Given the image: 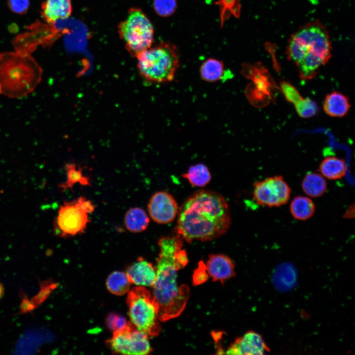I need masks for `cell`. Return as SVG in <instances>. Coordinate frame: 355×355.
Here are the masks:
<instances>
[{"label": "cell", "mask_w": 355, "mask_h": 355, "mask_svg": "<svg viewBox=\"0 0 355 355\" xmlns=\"http://www.w3.org/2000/svg\"><path fill=\"white\" fill-rule=\"evenodd\" d=\"M228 204L214 191L200 190L191 195L179 209L176 234L190 243L211 241L224 234L231 224Z\"/></svg>", "instance_id": "6da1fadb"}, {"label": "cell", "mask_w": 355, "mask_h": 355, "mask_svg": "<svg viewBox=\"0 0 355 355\" xmlns=\"http://www.w3.org/2000/svg\"><path fill=\"white\" fill-rule=\"evenodd\" d=\"M158 244L160 253L156 260L153 296L158 306V319L165 322L181 314L190 292L187 285H178V271L184 267L177 260L175 254L182 248L183 239L177 234L163 236Z\"/></svg>", "instance_id": "7a4b0ae2"}, {"label": "cell", "mask_w": 355, "mask_h": 355, "mask_svg": "<svg viewBox=\"0 0 355 355\" xmlns=\"http://www.w3.org/2000/svg\"><path fill=\"white\" fill-rule=\"evenodd\" d=\"M42 76V68L31 54L16 51L0 54V95L24 97L36 89Z\"/></svg>", "instance_id": "3957f363"}, {"label": "cell", "mask_w": 355, "mask_h": 355, "mask_svg": "<svg viewBox=\"0 0 355 355\" xmlns=\"http://www.w3.org/2000/svg\"><path fill=\"white\" fill-rule=\"evenodd\" d=\"M141 75L155 83H166L174 79L179 67L177 48L171 43L161 42L140 53L136 57Z\"/></svg>", "instance_id": "277c9868"}, {"label": "cell", "mask_w": 355, "mask_h": 355, "mask_svg": "<svg viewBox=\"0 0 355 355\" xmlns=\"http://www.w3.org/2000/svg\"><path fill=\"white\" fill-rule=\"evenodd\" d=\"M286 54L296 65L308 54L319 57L325 64L331 56V42L326 28L316 21L301 27L291 36Z\"/></svg>", "instance_id": "5b68a950"}, {"label": "cell", "mask_w": 355, "mask_h": 355, "mask_svg": "<svg viewBox=\"0 0 355 355\" xmlns=\"http://www.w3.org/2000/svg\"><path fill=\"white\" fill-rule=\"evenodd\" d=\"M127 303L131 322L148 337L157 336L161 330L158 306L149 291L144 286L132 288L128 291Z\"/></svg>", "instance_id": "8992f818"}, {"label": "cell", "mask_w": 355, "mask_h": 355, "mask_svg": "<svg viewBox=\"0 0 355 355\" xmlns=\"http://www.w3.org/2000/svg\"><path fill=\"white\" fill-rule=\"evenodd\" d=\"M95 206L83 196L71 202L65 201L59 209L54 221V233L61 238H69L84 233L90 222L89 214Z\"/></svg>", "instance_id": "52a82bcc"}, {"label": "cell", "mask_w": 355, "mask_h": 355, "mask_svg": "<svg viewBox=\"0 0 355 355\" xmlns=\"http://www.w3.org/2000/svg\"><path fill=\"white\" fill-rule=\"evenodd\" d=\"M118 31L127 50L134 57L152 46L153 27L139 8L129 10L126 18L118 25Z\"/></svg>", "instance_id": "ba28073f"}, {"label": "cell", "mask_w": 355, "mask_h": 355, "mask_svg": "<svg viewBox=\"0 0 355 355\" xmlns=\"http://www.w3.org/2000/svg\"><path fill=\"white\" fill-rule=\"evenodd\" d=\"M106 343L113 352L123 355H145L152 352L148 336L131 322L114 330Z\"/></svg>", "instance_id": "9c48e42d"}, {"label": "cell", "mask_w": 355, "mask_h": 355, "mask_svg": "<svg viewBox=\"0 0 355 355\" xmlns=\"http://www.w3.org/2000/svg\"><path fill=\"white\" fill-rule=\"evenodd\" d=\"M291 189L281 176H275L256 181L253 185V198L262 206L277 207L289 200Z\"/></svg>", "instance_id": "30bf717a"}, {"label": "cell", "mask_w": 355, "mask_h": 355, "mask_svg": "<svg viewBox=\"0 0 355 355\" xmlns=\"http://www.w3.org/2000/svg\"><path fill=\"white\" fill-rule=\"evenodd\" d=\"M147 208L152 219L159 224L172 222L177 217L179 210L174 197L165 191H158L153 194Z\"/></svg>", "instance_id": "8fae6325"}, {"label": "cell", "mask_w": 355, "mask_h": 355, "mask_svg": "<svg viewBox=\"0 0 355 355\" xmlns=\"http://www.w3.org/2000/svg\"><path fill=\"white\" fill-rule=\"evenodd\" d=\"M262 336L254 331H249L237 338L224 352L233 355H262L270 352Z\"/></svg>", "instance_id": "7c38bea8"}, {"label": "cell", "mask_w": 355, "mask_h": 355, "mask_svg": "<svg viewBox=\"0 0 355 355\" xmlns=\"http://www.w3.org/2000/svg\"><path fill=\"white\" fill-rule=\"evenodd\" d=\"M206 265L209 277L222 284L235 275V265L227 256L222 254L210 255Z\"/></svg>", "instance_id": "4fadbf2b"}, {"label": "cell", "mask_w": 355, "mask_h": 355, "mask_svg": "<svg viewBox=\"0 0 355 355\" xmlns=\"http://www.w3.org/2000/svg\"><path fill=\"white\" fill-rule=\"evenodd\" d=\"M126 274L130 283L138 286L152 287L156 280L155 267L142 257L129 267Z\"/></svg>", "instance_id": "5bb4252c"}, {"label": "cell", "mask_w": 355, "mask_h": 355, "mask_svg": "<svg viewBox=\"0 0 355 355\" xmlns=\"http://www.w3.org/2000/svg\"><path fill=\"white\" fill-rule=\"evenodd\" d=\"M242 73L252 81L253 84L250 85L253 88L272 97L271 91L275 87V83L268 71L261 64H244Z\"/></svg>", "instance_id": "9a60e30c"}, {"label": "cell", "mask_w": 355, "mask_h": 355, "mask_svg": "<svg viewBox=\"0 0 355 355\" xmlns=\"http://www.w3.org/2000/svg\"><path fill=\"white\" fill-rule=\"evenodd\" d=\"M71 12V0H45L41 4V16L48 24L68 19Z\"/></svg>", "instance_id": "2e32d148"}, {"label": "cell", "mask_w": 355, "mask_h": 355, "mask_svg": "<svg viewBox=\"0 0 355 355\" xmlns=\"http://www.w3.org/2000/svg\"><path fill=\"white\" fill-rule=\"evenodd\" d=\"M350 107V104L348 98L337 91L328 94L323 103L325 112L332 117H341L345 116Z\"/></svg>", "instance_id": "e0dca14e"}, {"label": "cell", "mask_w": 355, "mask_h": 355, "mask_svg": "<svg viewBox=\"0 0 355 355\" xmlns=\"http://www.w3.org/2000/svg\"><path fill=\"white\" fill-rule=\"evenodd\" d=\"M319 172L324 177L330 180L342 178L347 172L345 161L334 156L327 157L320 163Z\"/></svg>", "instance_id": "ac0fdd59"}, {"label": "cell", "mask_w": 355, "mask_h": 355, "mask_svg": "<svg viewBox=\"0 0 355 355\" xmlns=\"http://www.w3.org/2000/svg\"><path fill=\"white\" fill-rule=\"evenodd\" d=\"M149 221L146 212L139 207L129 209L124 216L125 227L132 233H140L144 231L147 228Z\"/></svg>", "instance_id": "d6986e66"}, {"label": "cell", "mask_w": 355, "mask_h": 355, "mask_svg": "<svg viewBox=\"0 0 355 355\" xmlns=\"http://www.w3.org/2000/svg\"><path fill=\"white\" fill-rule=\"evenodd\" d=\"M304 193L311 197H319L325 192L327 183L320 173L308 172L304 176L301 183Z\"/></svg>", "instance_id": "ffe728a7"}, {"label": "cell", "mask_w": 355, "mask_h": 355, "mask_svg": "<svg viewBox=\"0 0 355 355\" xmlns=\"http://www.w3.org/2000/svg\"><path fill=\"white\" fill-rule=\"evenodd\" d=\"M315 205L310 198L304 196L294 197L290 204V212L296 219L305 220L311 218L315 213Z\"/></svg>", "instance_id": "44dd1931"}, {"label": "cell", "mask_w": 355, "mask_h": 355, "mask_svg": "<svg viewBox=\"0 0 355 355\" xmlns=\"http://www.w3.org/2000/svg\"><path fill=\"white\" fill-rule=\"evenodd\" d=\"M225 71L222 61L214 58H209L202 64L199 72L202 80L213 83L221 80L225 75Z\"/></svg>", "instance_id": "7402d4cb"}, {"label": "cell", "mask_w": 355, "mask_h": 355, "mask_svg": "<svg viewBox=\"0 0 355 355\" xmlns=\"http://www.w3.org/2000/svg\"><path fill=\"white\" fill-rule=\"evenodd\" d=\"M65 169L67 174V180L59 185L63 191L72 188L77 183L81 185L91 186L89 178L83 175L82 169L73 163L65 165Z\"/></svg>", "instance_id": "603a6c76"}, {"label": "cell", "mask_w": 355, "mask_h": 355, "mask_svg": "<svg viewBox=\"0 0 355 355\" xmlns=\"http://www.w3.org/2000/svg\"><path fill=\"white\" fill-rule=\"evenodd\" d=\"M193 186L203 187L209 183L212 178L208 167L202 163L192 165L188 171L182 175Z\"/></svg>", "instance_id": "cb8c5ba5"}, {"label": "cell", "mask_w": 355, "mask_h": 355, "mask_svg": "<svg viewBox=\"0 0 355 355\" xmlns=\"http://www.w3.org/2000/svg\"><path fill=\"white\" fill-rule=\"evenodd\" d=\"M131 283L127 274L120 271L111 273L106 282L107 289L116 295H123L130 290Z\"/></svg>", "instance_id": "d4e9b609"}, {"label": "cell", "mask_w": 355, "mask_h": 355, "mask_svg": "<svg viewBox=\"0 0 355 355\" xmlns=\"http://www.w3.org/2000/svg\"><path fill=\"white\" fill-rule=\"evenodd\" d=\"M323 65L322 60L319 57L309 54L306 55L296 66L298 68L300 77L304 80H308L314 78L320 67Z\"/></svg>", "instance_id": "484cf974"}, {"label": "cell", "mask_w": 355, "mask_h": 355, "mask_svg": "<svg viewBox=\"0 0 355 355\" xmlns=\"http://www.w3.org/2000/svg\"><path fill=\"white\" fill-rule=\"evenodd\" d=\"M298 114L302 118H309L315 115L318 110L316 103L309 98H302L295 104Z\"/></svg>", "instance_id": "4316f807"}, {"label": "cell", "mask_w": 355, "mask_h": 355, "mask_svg": "<svg viewBox=\"0 0 355 355\" xmlns=\"http://www.w3.org/2000/svg\"><path fill=\"white\" fill-rule=\"evenodd\" d=\"M153 7L157 14L162 17L172 15L177 7L176 0H154Z\"/></svg>", "instance_id": "83f0119b"}, {"label": "cell", "mask_w": 355, "mask_h": 355, "mask_svg": "<svg viewBox=\"0 0 355 355\" xmlns=\"http://www.w3.org/2000/svg\"><path fill=\"white\" fill-rule=\"evenodd\" d=\"M280 88L287 101L294 105L302 98L297 89L287 81L281 82Z\"/></svg>", "instance_id": "f1b7e54d"}, {"label": "cell", "mask_w": 355, "mask_h": 355, "mask_svg": "<svg viewBox=\"0 0 355 355\" xmlns=\"http://www.w3.org/2000/svg\"><path fill=\"white\" fill-rule=\"evenodd\" d=\"M30 0H7V5L13 13L19 15L26 14L29 8Z\"/></svg>", "instance_id": "f546056e"}, {"label": "cell", "mask_w": 355, "mask_h": 355, "mask_svg": "<svg viewBox=\"0 0 355 355\" xmlns=\"http://www.w3.org/2000/svg\"><path fill=\"white\" fill-rule=\"evenodd\" d=\"M56 287L57 284L55 283L46 282V283H44L40 292L31 300L35 307H36V305H38L39 303L45 300Z\"/></svg>", "instance_id": "4dcf8cb0"}, {"label": "cell", "mask_w": 355, "mask_h": 355, "mask_svg": "<svg viewBox=\"0 0 355 355\" xmlns=\"http://www.w3.org/2000/svg\"><path fill=\"white\" fill-rule=\"evenodd\" d=\"M206 265L202 261L199 262L197 268L194 270L192 277L193 283L195 285L205 283L209 279Z\"/></svg>", "instance_id": "1f68e13d"}, {"label": "cell", "mask_w": 355, "mask_h": 355, "mask_svg": "<svg viewBox=\"0 0 355 355\" xmlns=\"http://www.w3.org/2000/svg\"><path fill=\"white\" fill-rule=\"evenodd\" d=\"M107 322L110 329L116 330L124 326L127 321L122 317L116 315H111L108 317Z\"/></svg>", "instance_id": "d6a6232c"}, {"label": "cell", "mask_w": 355, "mask_h": 355, "mask_svg": "<svg viewBox=\"0 0 355 355\" xmlns=\"http://www.w3.org/2000/svg\"><path fill=\"white\" fill-rule=\"evenodd\" d=\"M20 307L22 313L30 312L36 308L32 301L29 300L25 295L23 296Z\"/></svg>", "instance_id": "836d02e7"}, {"label": "cell", "mask_w": 355, "mask_h": 355, "mask_svg": "<svg viewBox=\"0 0 355 355\" xmlns=\"http://www.w3.org/2000/svg\"><path fill=\"white\" fill-rule=\"evenodd\" d=\"M353 206H351V207H349V208L348 209H347V210L346 212L345 213V214L344 216L345 217L350 218L352 216H353L352 215V214L354 215V213H352V211H354V207L353 208V209H352V207Z\"/></svg>", "instance_id": "e575fe53"}, {"label": "cell", "mask_w": 355, "mask_h": 355, "mask_svg": "<svg viewBox=\"0 0 355 355\" xmlns=\"http://www.w3.org/2000/svg\"><path fill=\"white\" fill-rule=\"evenodd\" d=\"M4 293V288L3 285L2 284V283H1V282H0V300L3 296Z\"/></svg>", "instance_id": "d590c367"}]
</instances>
